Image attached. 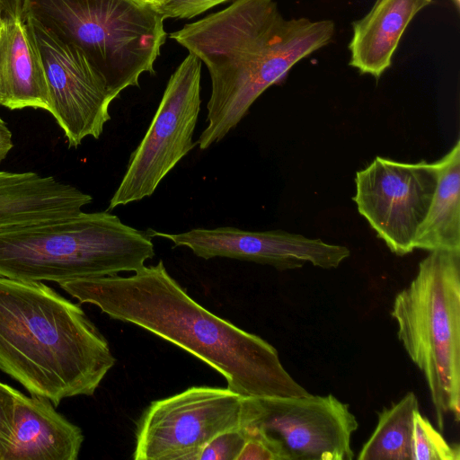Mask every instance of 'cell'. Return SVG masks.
Returning a JSON list of instances; mask_svg holds the SVG:
<instances>
[{
    "label": "cell",
    "mask_w": 460,
    "mask_h": 460,
    "mask_svg": "<svg viewBox=\"0 0 460 460\" xmlns=\"http://www.w3.org/2000/svg\"><path fill=\"white\" fill-rule=\"evenodd\" d=\"M58 285L80 303L94 305L111 318L137 325L192 354L244 398L309 394L285 369L271 344L200 305L171 277L162 260L128 277Z\"/></svg>",
    "instance_id": "1"
},
{
    "label": "cell",
    "mask_w": 460,
    "mask_h": 460,
    "mask_svg": "<svg viewBox=\"0 0 460 460\" xmlns=\"http://www.w3.org/2000/svg\"><path fill=\"white\" fill-rule=\"evenodd\" d=\"M334 23L286 20L274 0H235L169 36L205 63L211 93L200 150L221 141L270 86L332 40Z\"/></svg>",
    "instance_id": "2"
},
{
    "label": "cell",
    "mask_w": 460,
    "mask_h": 460,
    "mask_svg": "<svg viewBox=\"0 0 460 460\" xmlns=\"http://www.w3.org/2000/svg\"><path fill=\"white\" fill-rule=\"evenodd\" d=\"M116 362L78 304L42 281L0 276V369L54 406L93 395Z\"/></svg>",
    "instance_id": "3"
},
{
    "label": "cell",
    "mask_w": 460,
    "mask_h": 460,
    "mask_svg": "<svg viewBox=\"0 0 460 460\" xmlns=\"http://www.w3.org/2000/svg\"><path fill=\"white\" fill-rule=\"evenodd\" d=\"M147 231L108 210L0 227V276L57 283L136 271L154 258Z\"/></svg>",
    "instance_id": "4"
},
{
    "label": "cell",
    "mask_w": 460,
    "mask_h": 460,
    "mask_svg": "<svg viewBox=\"0 0 460 460\" xmlns=\"http://www.w3.org/2000/svg\"><path fill=\"white\" fill-rule=\"evenodd\" d=\"M25 18L78 48L114 99L155 73L166 39L164 19L140 0H25Z\"/></svg>",
    "instance_id": "5"
},
{
    "label": "cell",
    "mask_w": 460,
    "mask_h": 460,
    "mask_svg": "<svg viewBox=\"0 0 460 460\" xmlns=\"http://www.w3.org/2000/svg\"><path fill=\"white\" fill-rule=\"evenodd\" d=\"M397 336L422 372L439 431L460 420V252L432 251L394 299Z\"/></svg>",
    "instance_id": "6"
},
{
    "label": "cell",
    "mask_w": 460,
    "mask_h": 460,
    "mask_svg": "<svg viewBox=\"0 0 460 460\" xmlns=\"http://www.w3.org/2000/svg\"><path fill=\"white\" fill-rule=\"evenodd\" d=\"M201 61L189 53L172 74L153 119L112 195L108 211L150 197L190 152L200 111Z\"/></svg>",
    "instance_id": "7"
},
{
    "label": "cell",
    "mask_w": 460,
    "mask_h": 460,
    "mask_svg": "<svg viewBox=\"0 0 460 460\" xmlns=\"http://www.w3.org/2000/svg\"><path fill=\"white\" fill-rule=\"evenodd\" d=\"M244 397L229 388L191 386L152 402L136 425L135 460H198L218 434L242 427Z\"/></svg>",
    "instance_id": "8"
},
{
    "label": "cell",
    "mask_w": 460,
    "mask_h": 460,
    "mask_svg": "<svg viewBox=\"0 0 460 460\" xmlns=\"http://www.w3.org/2000/svg\"><path fill=\"white\" fill-rule=\"evenodd\" d=\"M276 439L285 460H352L351 436L358 422L333 394L244 398L242 427Z\"/></svg>",
    "instance_id": "9"
},
{
    "label": "cell",
    "mask_w": 460,
    "mask_h": 460,
    "mask_svg": "<svg viewBox=\"0 0 460 460\" xmlns=\"http://www.w3.org/2000/svg\"><path fill=\"white\" fill-rule=\"evenodd\" d=\"M438 180L434 163H402L376 156L357 172L353 200L377 237L392 252L404 256L415 250L417 233Z\"/></svg>",
    "instance_id": "10"
},
{
    "label": "cell",
    "mask_w": 460,
    "mask_h": 460,
    "mask_svg": "<svg viewBox=\"0 0 460 460\" xmlns=\"http://www.w3.org/2000/svg\"><path fill=\"white\" fill-rule=\"evenodd\" d=\"M45 70L49 111L69 147L86 137L98 139L111 119L114 98L100 74L75 46L64 42L30 18L24 19Z\"/></svg>",
    "instance_id": "11"
},
{
    "label": "cell",
    "mask_w": 460,
    "mask_h": 460,
    "mask_svg": "<svg viewBox=\"0 0 460 460\" xmlns=\"http://www.w3.org/2000/svg\"><path fill=\"white\" fill-rule=\"evenodd\" d=\"M151 237L170 240L174 246L187 247L205 260L224 257L270 265L279 270L314 267L336 269L350 255L343 245L282 230L244 231L234 226L194 228L180 234L147 230Z\"/></svg>",
    "instance_id": "12"
},
{
    "label": "cell",
    "mask_w": 460,
    "mask_h": 460,
    "mask_svg": "<svg viewBox=\"0 0 460 460\" xmlns=\"http://www.w3.org/2000/svg\"><path fill=\"white\" fill-rule=\"evenodd\" d=\"M84 434L47 398L16 394L13 429L1 460H76Z\"/></svg>",
    "instance_id": "13"
},
{
    "label": "cell",
    "mask_w": 460,
    "mask_h": 460,
    "mask_svg": "<svg viewBox=\"0 0 460 460\" xmlns=\"http://www.w3.org/2000/svg\"><path fill=\"white\" fill-rule=\"evenodd\" d=\"M92 200L53 176L0 172V227L74 216Z\"/></svg>",
    "instance_id": "14"
},
{
    "label": "cell",
    "mask_w": 460,
    "mask_h": 460,
    "mask_svg": "<svg viewBox=\"0 0 460 460\" xmlns=\"http://www.w3.org/2000/svg\"><path fill=\"white\" fill-rule=\"evenodd\" d=\"M432 0H376L353 22L349 66L378 79L391 66L400 40L414 16Z\"/></svg>",
    "instance_id": "15"
},
{
    "label": "cell",
    "mask_w": 460,
    "mask_h": 460,
    "mask_svg": "<svg viewBox=\"0 0 460 460\" xmlns=\"http://www.w3.org/2000/svg\"><path fill=\"white\" fill-rule=\"evenodd\" d=\"M0 105L49 111L45 70L25 21L4 23L0 29Z\"/></svg>",
    "instance_id": "16"
},
{
    "label": "cell",
    "mask_w": 460,
    "mask_h": 460,
    "mask_svg": "<svg viewBox=\"0 0 460 460\" xmlns=\"http://www.w3.org/2000/svg\"><path fill=\"white\" fill-rule=\"evenodd\" d=\"M434 164L438 172L437 188L414 247L460 252V139Z\"/></svg>",
    "instance_id": "17"
},
{
    "label": "cell",
    "mask_w": 460,
    "mask_h": 460,
    "mask_svg": "<svg viewBox=\"0 0 460 460\" xmlns=\"http://www.w3.org/2000/svg\"><path fill=\"white\" fill-rule=\"evenodd\" d=\"M418 398L407 393L378 413L376 429L363 445L358 460H412V426Z\"/></svg>",
    "instance_id": "18"
},
{
    "label": "cell",
    "mask_w": 460,
    "mask_h": 460,
    "mask_svg": "<svg viewBox=\"0 0 460 460\" xmlns=\"http://www.w3.org/2000/svg\"><path fill=\"white\" fill-rule=\"evenodd\" d=\"M412 460H460L459 445L449 444L419 410L413 416Z\"/></svg>",
    "instance_id": "19"
},
{
    "label": "cell",
    "mask_w": 460,
    "mask_h": 460,
    "mask_svg": "<svg viewBox=\"0 0 460 460\" xmlns=\"http://www.w3.org/2000/svg\"><path fill=\"white\" fill-rule=\"evenodd\" d=\"M243 428L247 437L236 460H285L280 444L276 439L258 428Z\"/></svg>",
    "instance_id": "20"
},
{
    "label": "cell",
    "mask_w": 460,
    "mask_h": 460,
    "mask_svg": "<svg viewBox=\"0 0 460 460\" xmlns=\"http://www.w3.org/2000/svg\"><path fill=\"white\" fill-rule=\"evenodd\" d=\"M246 437L243 427L224 431L204 447L198 460H236Z\"/></svg>",
    "instance_id": "21"
},
{
    "label": "cell",
    "mask_w": 460,
    "mask_h": 460,
    "mask_svg": "<svg viewBox=\"0 0 460 460\" xmlns=\"http://www.w3.org/2000/svg\"><path fill=\"white\" fill-rule=\"evenodd\" d=\"M229 0H153L151 6L165 20L190 19Z\"/></svg>",
    "instance_id": "22"
},
{
    "label": "cell",
    "mask_w": 460,
    "mask_h": 460,
    "mask_svg": "<svg viewBox=\"0 0 460 460\" xmlns=\"http://www.w3.org/2000/svg\"><path fill=\"white\" fill-rule=\"evenodd\" d=\"M17 392L9 385L0 382V460L12 438Z\"/></svg>",
    "instance_id": "23"
},
{
    "label": "cell",
    "mask_w": 460,
    "mask_h": 460,
    "mask_svg": "<svg viewBox=\"0 0 460 460\" xmlns=\"http://www.w3.org/2000/svg\"><path fill=\"white\" fill-rule=\"evenodd\" d=\"M25 0H0V22L24 21Z\"/></svg>",
    "instance_id": "24"
},
{
    "label": "cell",
    "mask_w": 460,
    "mask_h": 460,
    "mask_svg": "<svg viewBox=\"0 0 460 460\" xmlns=\"http://www.w3.org/2000/svg\"><path fill=\"white\" fill-rule=\"evenodd\" d=\"M13 147L12 133L5 122L0 118V164Z\"/></svg>",
    "instance_id": "25"
},
{
    "label": "cell",
    "mask_w": 460,
    "mask_h": 460,
    "mask_svg": "<svg viewBox=\"0 0 460 460\" xmlns=\"http://www.w3.org/2000/svg\"><path fill=\"white\" fill-rule=\"evenodd\" d=\"M140 1H144V2H146V3H151L153 0H140Z\"/></svg>",
    "instance_id": "26"
},
{
    "label": "cell",
    "mask_w": 460,
    "mask_h": 460,
    "mask_svg": "<svg viewBox=\"0 0 460 460\" xmlns=\"http://www.w3.org/2000/svg\"><path fill=\"white\" fill-rule=\"evenodd\" d=\"M455 1H456V4H458V3H459V0H455Z\"/></svg>",
    "instance_id": "27"
},
{
    "label": "cell",
    "mask_w": 460,
    "mask_h": 460,
    "mask_svg": "<svg viewBox=\"0 0 460 460\" xmlns=\"http://www.w3.org/2000/svg\"><path fill=\"white\" fill-rule=\"evenodd\" d=\"M2 25H3V24L0 22V29H1Z\"/></svg>",
    "instance_id": "28"
}]
</instances>
